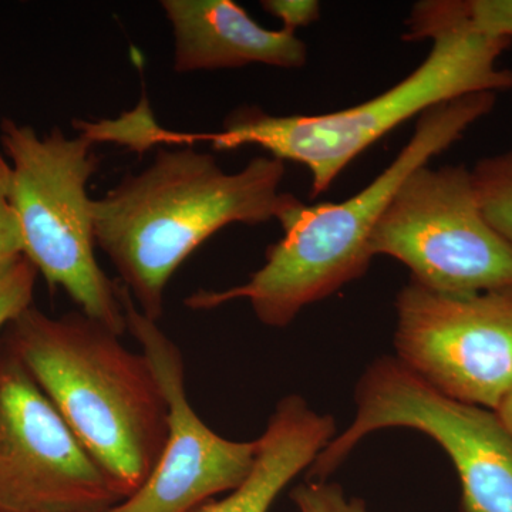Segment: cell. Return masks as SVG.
Segmentation results:
<instances>
[{"label": "cell", "mask_w": 512, "mask_h": 512, "mask_svg": "<svg viewBox=\"0 0 512 512\" xmlns=\"http://www.w3.org/2000/svg\"><path fill=\"white\" fill-rule=\"evenodd\" d=\"M285 173L275 157H256L225 173L211 154L160 148L147 168L93 200L96 245L138 311L158 322L168 282L208 238L232 224L282 225L302 207L281 191Z\"/></svg>", "instance_id": "obj_1"}, {"label": "cell", "mask_w": 512, "mask_h": 512, "mask_svg": "<svg viewBox=\"0 0 512 512\" xmlns=\"http://www.w3.org/2000/svg\"><path fill=\"white\" fill-rule=\"evenodd\" d=\"M413 39L431 40L430 53L402 82L357 106L315 116H272L255 107L232 111L217 133H174V144L207 141L218 151L264 148L271 157L303 165L312 198L328 191L356 157L394 128L431 107L474 93L512 89V70L498 59L512 40L478 35L463 0H427L413 19Z\"/></svg>", "instance_id": "obj_2"}, {"label": "cell", "mask_w": 512, "mask_h": 512, "mask_svg": "<svg viewBox=\"0 0 512 512\" xmlns=\"http://www.w3.org/2000/svg\"><path fill=\"white\" fill-rule=\"evenodd\" d=\"M94 463L126 500L146 483L168 436V406L153 367L82 311L30 305L3 329Z\"/></svg>", "instance_id": "obj_3"}, {"label": "cell", "mask_w": 512, "mask_h": 512, "mask_svg": "<svg viewBox=\"0 0 512 512\" xmlns=\"http://www.w3.org/2000/svg\"><path fill=\"white\" fill-rule=\"evenodd\" d=\"M495 101L497 93H474L424 111L406 146L372 183L342 202L303 204L281 225L284 237L245 284L192 293L185 305L210 311L247 299L259 322L286 328L306 306L362 278L373 258L370 237L403 181L456 144Z\"/></svg>", "instance_id": "obj_4"}, {"label": "cell", "mask_w": 512, "mask_h": 512, "mask_svg": "<svg viewBox=\"0 0 512 512\" xmlns=\"http://www.w3.org/2000/svg\"><path fill=\"white\" fill-rule=\"evenodd\" d=\"M0 144L10 165V197L25 256L52 289H63L79 311L123 336L126 315L119 284L96 258L93 200L87 184L99 168L92 138L60 128H35L5 119Z\"/></svg>", "instance_id": "obj_5"}, {"label": "cell", "mask_w": 512, "mask_h": 512, "mask_svg": "<svg viewBox=\"0 0 512 512\" xmlns=\"http://www.w3.org/2000/svg\"><path fill=\"white\" fill-rule=\"evenodd\" d=\"M355 402V420L316 457L309 480H326L370 433L400 427L446 451L460 478V512H512V436L493 410L440 393L397 357L367 367Z\"/></svg>", "instance_id": "obj_6"}, {"label": "cell", "mask_w": 512, "mask_h": 512, "mask_svg": "<svg viewBox=\"0 0 512 512\" xmlns=\"http://www.w3.org/2000/svg\"><path fill=\"white\" fill-rule=\"evenodd\" d=\"M369 247L373 256L402 262L410 281L431 291L512 286V247L485 220L464 165L414 170L384 210Z\"/></svg>", "instance_id": "obj_7"}, {"label": "cell", "mask_w": 512, "mask_h": 512, "mask_svg": "<svg viewBox=\"0 0 512 512\" xmlns=\"http://www.w3.org/2000/svg\"><path fill=\"white\" fill-rule=\"evenodd\" d=\"M397 359L458 402L495 410L512 389V286L431 291L410 281L397 295Z\"/></svg>", "instance_id": "obj_8"}, {"label": "cell", "mask_w": 512, "mask_h": 512, "mask_svg": "<svg viewBox=\"0 0 512 512\" xmlns=\"http://www.w3.org/2000/svg\"><path fill=\"white\" fill-rule=\"evenodd\" d=\"M121 501L0 335V512H106Z\"/></svg>", "instance_id": "obj_9"}, {"label": "cell", "mask_w": 512, "mask_h": 512, "mask_svg": "<svg viewBox=\"0 0 512 512\" xmlns=\"http://www.w3.org/2000/svg\"><path fill=\"white\" fill-rule=\"evenodd\" d=\"M119 284L127 332L156 373L168 406V436L163 453L140 488L106 512H194L229 493L248 476L258 453V440L224 439L195 413L185 387L183 355L160 329L146 318L130 293Z\"/></svg>", "instance_id": "obj_10"}, {"label": "cell", "mask_w": 512, "mask_h": 512, "mask_svg": "<svg viewBox=\"0 0 512 512\" xmlns=\"http://www.w3.org/2000/svg\"><path fill=\"white\" fill-rule=\"evenodd\" d=\"M161 8L173 28L177 73L249 64L298 69L308 60L296 33L258 25L232 0H163Z\"/></svg>", "instance_id": "obj_11"}, {"label": "cell", "mask_w": 512, "mask_h": 512, "mask_svg": "<svg viewBox=\"0 0 512 512\" xmlns=\"http://www.w3.org/2000/svg\"><path fill=\"white\" fill-rule=\"evenodd\" d=\"M336 424L298 394L286 396L259 437L258 453L248 476L222 500L208 501L194 512H268L286 485L335 439Z\"/></svg>", "instance_id": "obj_12"}, {"label": "cell", "mask_w": 512, "mask_h": 512, "mask_svg": "<svg viewBox=\"0 0 512 512\" xmlns=\"http://www.w3.org/2000/svg\"><path fill=\"white\" fill-rule=\"evenodd\" d=\"M471 178L485 220L512 247V148L478 161Z\"/></svg>", "instance_id": "obj_13"}, {"label": "cell", "mask_w": 512, "mask_h": 512, "mask_svg": "<svg viewBox=\"0 0 512 512\" xmlns=\"http://www.w3.org/2000/svg\"><path fill=\"white\" fill-rule=\"evenodd\" d=\"M25 258L22 231L10 197V165L0 151V284Z\"/></svg>", "instance_id": "obj_14"}, {"label": "cell", "mask_w": 512, "mask_h": 512, "mask_svg": "<svg viewBox=\"0 0 512 512\" xmlns=\"http://www.w3.org/2000/svg\"><path fill=\"white\" fill-rule=\"evenodd\" d=\"M291 498L299 512H369L365 501L346 497L340 485L326 480L299 484Z\"/></svg>", "instance_id": "obj_15"}, {"label": "cell", "mask_w": 512, "mask_h": 512, "mask_svg": "<svg viewBox=\"0 0 512 512\" xmlns=\"http://www.w3.org/2000/svg\"><path fill=\"white\" fill-rule=\"evenodd\" d=\"M37 274L35 266L25 258L0 284V332L33 305Z\"/></svg>", "instance_id": "obj_16"}, {"label": "cell", "mask_w": 512, "mask_h": 512, "mask_svg": "<svg viewBox=\"0 0 512 512\" xmlns=\"http://www.w3.org/2000/svg\"><path fill=\"white\" fill-rule=\"evenodd\" d=\"M466 9L478 35L512 40V0H466Z\"/></svg>", "instance_id": "obj_17"}, {"label": "cell", "mask_w": 512, "mask_h": 512, "mask_svg": "<svg viewBox=\"0 0 512 512\" xmlns=\"http://www.w3.org/2000/svg\"><path fill=\"white\" fill-rule=\"evenodd\" d=\"M266 12L281 20L282 29L296 33L320 18V3L316 0H264Z\"/></svg>", "instance_id": "obj_18"}, {"label": "cell", "mask_w": 512, "mask_h": 512, "mask_svg": "<svg viewBox=\"0 0 512 512\" xmlns=\"http://www.w3.org/2000/svg\"><path fill=\"white\" fill-rule=\"evenodd\" d=\"M497 416L503 421L505 429L510 431L512 436V389L511 392L505 396L503 403L500 404L497 410H495Z\"/></svg>", "instance_id": "obj_19"}]
</instances>
